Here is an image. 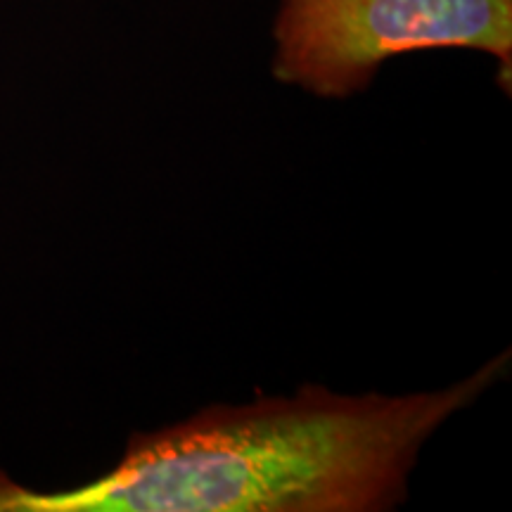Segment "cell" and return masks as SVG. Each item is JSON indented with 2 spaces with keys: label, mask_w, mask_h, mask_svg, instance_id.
<instances>
[{
  "label": "cell",
  "mask_w": 512,
  "mask_h": 512,
  "mask_svg": "<svg viewBox=\"0 0 512 512\" xmlns=\"http://www.w3.org/2000/svg\"><path fill=\"white\" fill-rule=\"evenodd\" d=\"M24 489H27V486L17 484L15 479H10L3 470H0V512H15L17 501L19 496L24 494Z\"/></svg>",
  "instance_id": "cell-3"
},
{
  "label": "cell",
  "mask_w": 512,
  "mask_h": 512,
  "mask_svg": "<svg viewBox=\"0 0 512 512\" xmlns=\"http://www.w3.org/2000/svg\"><path fill=\"white\" fill-rule=\"evenodd\" d=\"M420 50L491 55L510 86L512 0H278L271 72L313 98L347 100Z\"/></svg>",
  "instance_id": "cell-2"
},
{
  "label": "cell",
  "mask_w": 512,
  "mask_h": 512,
  "mask_svg": "<svg viewBox=\"0 0 512 512\" xmlns=\"http://www.w3.org/2000/svg\"><path fill=\"white\" fill-rule=\"evenodd\" d=\"M510 351L451 387L209 406L133 434L124 456L67 491L24 489L15 512H389L408 501L422 448L503 380Z\"/></svg>",
  "instance_id": "cell-1"
}]
</instances>
